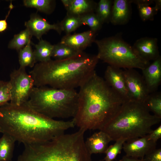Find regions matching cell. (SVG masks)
<instances>
[{
	"instance_id": "1",
	"label": "cell",
	"mask_w": 161,
	"mask_h": 161,
	"mask_svg": "<svg viewBox=\"0 0 161 161\" xmlns=\"http://www.w3.org/2000/svg\"><path fill=\"white\" fill-rule=\"evenodd\" d=\"M0 126L3 133L24 145L51 140L75 126L72 120H57L36 112L26 103L17 106L10 102L0 108Z\"/></svg>"
},
{
	"instance_id": "2",
	"label": "cell",
	"mask_w": 161,
	"mask_h": 161,
	"mask_svg": "<svg viewBox=\"0 0 161 161\" xmlns=\"http://www.w3.org/2000/svg\"><path fill=\"white\" fill-rule=\"evenodd\" d=\"M75 126L86 131L101 130L118 112L125 101L95 71L80 87Z\"/></svg>"
},
{
	"instance_id": "3",
	"label": "cell",
	"mask_w": 161,
	"mask_h": 161,
	"mask_svg": "<svg viewBox=\"0 0 161 161\" xmlns=\"http://www.w3.org/2000/svg\"><path fill=\"white\" fill-rule=\"evenodd\" d=\"M99 60L97 55L82 52L66 59L39 62L29 74L35 87L48 86L55 89H75L95 71Z\"/></svg>"
},
{
	"instance_id": "4",
	"label": "cell",
	"mask_w": 161,
	"mask_h": 161,
	"mask_svg": "<svg viewBox=\"0 0 161 161\" xmlns=\"http://www.w3.org/2000/svg\"><path fill=\"white\" fill-rule=\"evenodd\" d=\"M85 132L79 129L48 141L25 145L17 161H92L85 144Z\"/></svg>"
},
{
	"instance_id": "5",
	"label": "cell",
	"mask_w": 161,
	"mask_h": 161,
	"mask_svg": "<svg viewBox=\"0 0 161 161\" xmlns=\"http://www.w3.org/2000/svg\"><path fill=\"white\" fill-rule=\"evenodd\" d=\"M161 118L151 114L144 103L130 100L125 101L114 117L101 130L112 140L123 138L127 140L150 134L152 126Z\"/></svg>"
},
{
	"instance_id": "6",
	"label": "cell",
	"mask_w": 161,
	"mask_h": 161,
	"mask_svg": "<svg viewBox=\"0 0 161 161\" xmlns=\"http://www.w3.org/2000/svg\"><path fill=\"white\" fill-rule=\"evenodd\" d=\"M78 93L75 89L34 87L26 103L36 112L50 118H72L77 109Z\"/></svg>"
},
{
	"instance_id": "7",
	"label": "cell",
	"mask_w": 161,
	"mask_h": 161,
	"mask_svg": "<svg viewBox=\"0 0 161 161\" xmlns=\"http://www.w3.org/2000/svg\"><path fill=\"white\" fill-rule=\"evenodd\" d=\"M94 42L98 47L99 60L109 65L124 69L142 70L150 64L141 58L119 35Z\"/></svg>"
},
{
	"instance_id": "8",
	"label": "cell",
	"mask_w": 161,
	"mask_h": 161,
	"mask_svg": "<svg viewBox=\"0 0 161 161\" xmlns=\"http://www.w3.org/2000/svg\"><path fill=\"white\" fill-rule=\"evenodd\" d=\"M9 82L11 87L10 103L17 106L26 103L34 85L33 78L27 73L25 68L20 67L14 70L10 75Z\"/></svg>"
},
{
	"instance_id": "9",
	"label": "cell",
	"mask_w": 161,
	"mask_h": 161,
	"mask_svg": "<svg viewBox=\"0 0 161 161\" xmlns=\"http://www.w3.org/2000/svg\"><path fill=\"white\" fill-rule=\"evenodd\" d=\"M123 72L130 100L144 103L150 94L142 75L133 69Z\"/></svg>"
},
{
	"instance_id": "10",
	"label": "cell",
	"mask_w": 161,
	"mask_h": 161,
	"mask_svg": "<svg viewBox=\"0 0 161 161\" xmlns=\"http://www.w3.org/2000/svg\"><path fill=\"white\" fill-rule=\"evenodd\" d=\"M157 142L149 140L148 134L126 140L123 149L126 155L142 159L156 148Z\"/></svg>"
},
{
	"instance_id": "11",
	"label": "cell",
	"mask_w": 161,
	"mask_h": 161,
	"mask_svg": "<svg viewBox=\"0 0 161 161\" xmlns=\"http://www.w3.org/2000/svg\"><path fill=\"white\" fill-rule=\"evenodd\" d=\"M104 78L107 84L125 101L130 100L123 70L109 65L105 71Z\"/></svg>"
},
{
	"instance_id": "12",
	"label": "cell",
	"mask_w": 161,
	"mask_h": 161,
	"mask_svg": "<svg viewBox=\"0 0 161 161\" xmlns=\"http://www.w3.org/2000/svg\"><path fill=\"white\" fill-rule=\"evenodd\" d=\"M157 42L156 38L145 37L137 40L132 47L141 58L149 62L160 56Z\"/></svg>"
},
{
	"instance_id": "13",
	"label": "cell",
	"mask_w": 161,
	"mask_h": 161,
	"mask_svg": "<svg viewBox=\"0 0 161 161\" xmlns=\"http://www.w3.org/2000/svg\"><path fill=\"white\" fill-rule=\"evenodd\" d=\"M142 76L149 94L157 91L161 83V57L142 70Z\"/></svg>"
},
{
	"instance_id": "14",
	"label": "cell",
	"mask_w": 161,
	"mask_h": 161,
	"mask_svg": "<svg viewBox=\"0 0 161 161\" xmlns=\"http://www.w3.org/2000/svg\"><path fill=\"white\" fill-rule=\"evenodd\" d=\"M96 32L90 30L72 35L66 34L62 38L60 43L83 51L95 41Z\"/></svg>"
},
{
	"instance_id": "15",
	"label": "cell",
	"mask_w": 161,
	"mask_h": 161,
	"mask_svg": "<svg viewBox=\"0 0 161 161\" xmlns=\"http://www.w3.org/2000/svg\"><path fill=\"white\" fill-rule=\"evenodd\" d=\"M25 25L32 36H35L40 40L42 36L51 30L59 33L61 32L59 24H50L47 20L37 14H32L30 19L25 23Z\"/></svg>"
},
{
	"instance_id": "16",
	"label": "cell",
	"mask_w": 161,
	"mask_h": 161,
	"mask_svg": "<svg viewBox=\"0 0 161 161\" xmlns=\"http://www.w3.org/2000/svg\"><path fill=\"white\" fill-rule=\"evenodd\" d=\"M112 140L106 132L101 131L94 133L85 141L86 147L91 154L105 153Z\"/></svg>"
},
{
	"instance_id": "17",
	"label": "cell",
	"mask_w": 161,
	"mask_h": 161,
	"mask_svg": "<svg viewBox=\"0 0 161 161\" xmlns=\"http://www.w3.org/2000/svg\"><path fill=\"white\" fill-rule=\"evenodd\" d=\"M67 15L80 16L95 10L97 4L89 0H62Z\"/></svg>"
},
{
	"instance_id": "18",
	"label": "cell",
	"mask_w": 161,
	"mask_h": 161,
	"mask_svg": "<svg viewBox=\"0 0 161 161\" xmlns=\"http://www.w3.org/2000/svg\"><path fill=\"white\" fill-rule=\"evenodd\" d=\"M129 0H114L112 5L110 21L114 25L126 23L130 16Z\"/></svg>"
},
{
	"instance_id": "19",
	"label": "cell",
	"mask_w": 161,
	"mask_h": 161,
	"mask_svg": "<svg viewBox=\"0 0 161 161\" xmlns=\"http://www.w3.org/2000/svg\"><path fill=\"white\" fill-rule=\"evenodd\" d=\"M16 141L9 134L3 133L0 137V161H11Z\"/></svg>"
},
{
	"instance_id": "20",
	"label": "cell",
	"mask_w": 161,
	"mask_h": 161,
	"mask_svg": "<svg viewBox=\"0 0 161 161\" xmlns=\"http://www.w3.org/2000/svg\"><path fill=\"white\" fill-rule=\"evenodd\" d=\"M54 45L41 39L35 45V49L33 51L36 62H44L51 60Z\"/></svg>"
},
{
	"instance_id": "21",
	"label": "cell",
	"mask_w": 161,
	"mask_h": 161,
	"mask_svg": "<svg viewBox=\"0 0 161 161\" xmlns=\"http://www.w3.org/2000/svg\"><path fill=\"white\" fill-rule=\"evenodd\" d=\"M82 52L60 43L54 45L52 57L55 60H64L74 57Z\"/></svg>"
},
{
	"instance_id": "22",
	"label": "cell",
	"mask_w": 161,
	"mask_h": 161,
	"mask_svg": "<svg viewBox=\"0 0 161 161\" xmlns=\"http://www.w3.org/2000/svg\"><path fill=\"white\" fill-rule=\"evenodd\" d=\"M19 51L20 67L24 68L27 66L33 67L36 62L31 46L30 41Z\"/></svg>"
},
{
	"instance_id": "23",
	"label": "cell",
	"mask_w": 161,
	"mask_h": 161,
	"mask_svg": "<svg viewBox=\"0 0 161 161\" xmlns=\"http://www.w3.org/2000/svg\"><path fill=\"white\" fill-rule=\"evenodd\" d=\"M144 103L154 115L161 118V93L157 91L149 94Z\"/></svg>"
},
{
	"instance_id": "24",
	"label": "cell",
	"mask_w": 161,
	"mask_h": 161,
	"mask_svg": "<svg viewBox=\"0 0 161 161\" xmlns=\"http://www.w3.org/2000/svg\"><path fill=\"white\" fill-rule=\"evenodd\" d=\"M32 36L29 31L26 28L14 35L13 38L10 42L8 47L19 51L30 41Z\"/></svg>"
},
{
	"instance_id": "25",
	"label": "cell",
	"mask_w": 161,
	"mask_h": 161,
	"mask_svg": "<svg viewBox=\"0 0 161 161\" xmlns=\"http://www.w3.org/2000/svg\"><path fill=\"white\" fill-rule=\"evenodd\" d=\"M113 1L100 0L97 4L96 14L103 23L110 21Z\"/></svg>"
},
{
	"instance_id": "26",
	"label": "cell",
	"mask_w": 161,
	"mask_h": 161,
	"mask_svg": "<svg viewBox=\"0 0 161 161\" xmlns=\"http://www.w3.org/2000/svg\"><path fill=\"white\" fill-rule=\"evenodd\" d=\"M59 24L61 31L66 34H70L82 25L80 16L70 15H67Z\"/></svg>"
},
{
	"instance_id": "27",
	"label": "cell",
	"mask_w": 161,
	"mask_h": 161,
	"mask_svg": "<svg viewBox=\"0 0 161 161\" xmlns=\"http://www.w3.org/2000/svg\"><path fill=\"white\" fill-rule=\"evenodd\" d=\"M80 17L81 24L88 25L90 30L96 32L101 28L103 22L94 12L84 15Z\"/></svg>"
},
{
	"instance_id": "28",
	"label": "cell",
	"mask_w": 161,
	"mask_h": 161,
	"mask_svg": "<svg viewBox=\"0 0 161 161\" xmlns=\"http://www.w3.org/2000/svg\"><path fill=\"white\" fill-rule=\"evenodd\" d=\"M127 140L120 138L115 140V143L113 145L108 147L105 152L106 156L104 158L105 161H112L120 154L123 148L124 143Z\"/></svg>"
},
{
	"instance_id": "29",
	"label": "cell",
	"mask_w": 161,
	"mask_h": 161,
	"mask_svg": "<svg viewBox=\"0 0 161 161\" xmlns=\"http://www.w3.org/2000/svg\"><path fill=\"white\" fill-rule=\"evenodd\" d=\"M52 1L50 0H24V6L34 7L41 12L47 13L51 9Z\"/></svg>"
},
{
	"instance_id": "30",
	"label": "cell",
	"mask_w": 161,
	"mask_h": 161,
	"mask_svg": "<svg viewBox=\"0 0 161 161\" xmlns=\"http://www.w3.org/2000/svg\"><path fill=\"white\" fill-rule=\"evenodd\" d=\"M11 88L9 81L0 80V108L10 101Z\"/></svg>"
},
{
	"instance_id": "31",
	"label": "cell",
	"mask_w": 161,
	"mask_h": 161,
	"mask_svg": "<svg viewBox=\"0 0 161 161\" xmlns=\"http://www.w3.org/2000/svg\"><path fill=\"white\" fill-rule=\"evenodd\" d=\"M137 7L140 17L144 21H153L154 16L158 12L154 7H151L150 5H138Z\"/></svg>"
},
{
	"instance_id": "32",
	"label": "cell",
	"mask_w": 161,
	"mask_h": 161,
	"mask_svg": "<svg viewBox=\"0 0 161 161\" xmlns=\"http://www.w3.org/2000/svg\"><path fill=\"white\" fill-rule=\"evenodd\" d=\"M142 161H161V148H155L146 155Z\"/></svg>"
},
{
	"instance_id": "33",
	"label": "cell",
	"mask_w": 161,
	"mask_h": 161,
	"mask_svg": "<svg viewBox=\"0 0 161 161\" xmlns=\"http://www.w3.org/2000/svg\"><path fill=\"white\" fill-rule=\"evenodd\" d=\"M149 140L154 142H157L161 138V125H160L154 130L148 134Z\"/></svg>"
},
{
	"instance_id": "34",
	"label": "cell",
	"mask_w": 161,
	"mask_h": 161,
	"mask_svg": "<svg viewBox=\"0 0 161 161\" xmlns=\"http://www.w3.org/2000/svg\"><path fill=\"white\" fill-rule=\"evenodd\" d=\"M14 7L12 1L10 2L9 6V10L7 15L6 16L4 19L0 20V33L2 32L5 31L7 28V19L8 17L11 10Z\"/></svg>"
},
{
	"instance_id": "35",
	"label": "cell",
	"mask_w": 161,
	"mask_h": 161,
	"mask_svg": "<svg viewBox=\"0 0 161 161\" xmlns=\"http://www.w3.org/2000/svg\"><path fill=\"white\" fill-rule=\"evenodd\" d=\"M130 2L134 3L138 5H150L154 2L153 0H131Z\"/></svg>"
},
{
	"instance_id": "36",
	"label": "cell",
	"mask_w": 161,
	"mask_h": 161,
	"mask_svg": "<svg viewBox=\"0 0 161 161\" xmlns=\"http://www.w3.org/2000/svg\"><path fill=\"white\" fill-rule=\"evenodd\" d=\"M119 161H142V160L140 159L133 157L125 155Z\"/></svg>"
},
{
	"instance_id": "37",
	"label": "cell",
	"mask_w": 161,
	"mask_h": 161,
	"mask_svg": "<svg viewBox=\"0 0 161 161\" xmlns=\"http://www.w3.org/2000/svg\"><path fill=\"white\" fill-rule=\"evenodd\" d=\"M154 2H155V5L154 7L157 12L161 10V0H155Z\"/></svg>"
},
{
	"instance_id": "38",
	"label": "cell",
	"mask_w": 161,
	"mask_h": 161,
	"mask_svg": "<svg viewBox=\"0 0 161 161\" xmlns=\"http://www.w3.org/2000/svg\"><path fill=\"white\" fill-rule=\"evenodd\" d=\"M0 133H3V131L1 127L0 126Z\"/></svg>"
}]
</instances>
